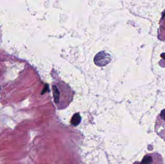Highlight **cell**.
I'll list each match as a JSON object with an SVG mask.
<instances>
[{
    "instance_id": "3",
    "label": "cell",
    "mask_w": 165,
    "mask_h": 164,
    "mask_svg": "<svg viewBox=\"0 0 165 164\" xmlns=\"http://www.w3.org/2000/svg\"><path fill=\"white\" fill-rule=\"evenodd\" d=\"M160 31L159 32V36L158 37H161L160 39L164 40L165 39V16H163V18L161 19L160 23Z\"/></svg>"
},
{
    "instance_id": "6",
    "label": "cell",
    "mask_w": 165,
    "mask_h": 164,
    "mask_svg": "<svg viewBox=\"0 0 165 164\" xmlns=\"http://www.w3.org/2000/svg\"><path fill=\"white\" fill-rule=\"evenodd\" d=\"M157 117L165 121V109L161 111V113H160Z\"/></svg>"
},
{
    "instance_id": "2",
    "label": "cell",
    "mask_w": 165,
    "mask_h": 164,
    "mask_svg": "<svg viewBox=\"0 0 165 164\" xmlns=\"http://www.w3.org/2000/svg\"><path fill=\"white\" fill-rule=\"evenodd\" d=\"M111 60L112 58L110 54L105 51H102L96 54L94 58V61L96 65L102 67L107 66L111 63Z\"/></svg>"
},
{
    "instance_id": "5",
    "label": "cell",
    "mask_w": 165,
    "mask_h": 164,
    "mask_svg": "<svg viewBox=\"0 0 165 164\" xmlns=\"http://www.w3.org/2000/svg\"><path fill=\"white\" fill-rule=\"evenodd\" d=\"M161 57L162 58V60H160V61L159 62V65L161 66H162V67H165V54H161Z\"/></svg>"
},
{
    "instance_id": "1",
    "label": "cell",
    "mask_w": 165,
    "mask_h": 164,
    "mask_svg": "<svg viewBox=\"0 0 165 164\" xmlns=\"http://www.w3.org/2000/svg\"><path fill=\"white\" fill-rule=\"evenodd\" d=\"M134 164H164V163L162 156L157 152H153L145 155L141 162H136Z\"/></svg>"
},
{
    "instance_id": "4",
    "label": "cell",
    "mask_w": 165,
    "mask_h": 164,
    "mask_svg": "<svg viewBox=\"0 0 165 164\" xmlns=\"http://www.w3.org/2000/svg\"><path fill=\"white\" fill-rule=\"evenodd\" d=\"M81 118L80 115L78 113L75 114L72 116L71 120V123L73 125L77 126L80 123L81 121Z\"/></svg>"
}]
</instances>
